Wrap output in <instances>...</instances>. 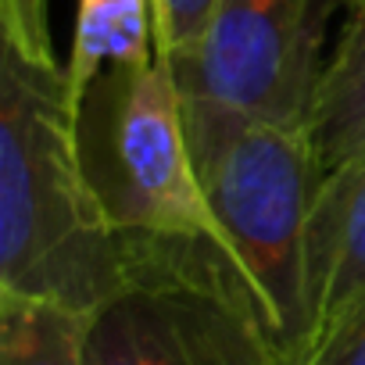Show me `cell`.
<instances>
[{
  "instance_id": "1",
  "label": "cell",
  "mask_w": 365,
  "mask_h": 365,
  "mask_svg": "<svg viewBox=\"0 0 365 365\" xmlns=\"http://www.w3.org/2000/svg\"><path fill=\"white\" fill-rule=\"evenodd\" d=\"M143 251L86 175L65 65L0 43V294L93 315L136 279Z\"/></svg>"
},
{
  "instance_id": "2",
  "label": "cell",
  "mask_w": 365,
  "mask_h": 365,
  "mask_svg": "<svg viewBox=\"0 0 365 365\" xmlns=\"http://www.w3.org/2000/svg\"><path fill=\"white\" fill-rule=\"evenodd\" d=\"M215 247L240 276L287 365L308 351V212L322 179L308 129L182 97Z\"/></svg>"
},
{
  "instance_id": "3",
  "label": "cell",
  "mask_w": 365,
  "mask_h": 365,
  "mask_svg": "<svg viewBox=\"0 0 365 365\" xmlns=\"http://www.w3.org/2000/svg\"><path fill=\"white\" fill-rule=\"evenodd\" d=\"M79 150L108 219L125 237L215 247V222L187 143L182 93L161 58L140 68H108L86 90Z\"/></svg>"
},
{
  "instance_id": "4",
  "label": "cell",
  "mask_w": 365,
  "mask_h": 365,
  "mask_svg": "<svg viewBox=\"0 0 365 365\" xmlns=\"http://www.w3.org/2000/svg\"><path fill=\"white\" fill-rule=\"evenodd\" d=\"M136 279L90 319L86 365H287L205 240H143Z\"/></svg>"
},
{
  "instance_id": "5",
  "label": "cell",
  "mask_w": 365,
  "mask_h": 365,
  "mask_svg": "<svg viewBox=\"0 0 365 365\" xmlns=\"http://www.w3.org/2000/svg\"><path fill=\"white\" fill-rule=\"evenodd\" d=\"M336 8L347 0H219L197 47L165 65L182 97L308 129Z\"/></svg>"
},
{
  "instance_id": "6",
  "label": "cell",
  "mask_w": 365,
  "mask_h": 365,
  "mask_svg": "<svg viewBox=\"0 0 365 365\" xmlns=\"http://www.w3.org/2000/svg\"><path fill=\"white\" fill-rule=\"evenodd\" d=\"M361 294H365V154L326 172L312 197V212H308V315H312L308 351L340 322V315Z\"/></svg>"
},
{
  "instance_id": "7",
  "label": "cell",
  "mask_w": 365,
  "mask_h": 365,
  "mask_svg": "<svg viewBox=\"0 0 365 365\" xmlns=\"http://www.w3.org/2000/svg\"><path fill=\"white\" fill-rule=\"evenodd\" d=\"M308 140L322 175L365 154V0H347L344 29L308 115Z\"/></svg>"
},
{
  "instance_id": "8",
  "label": "cell",
  "mask_w": 365,
  "mask_h": 365,
  "mask_svg": "<svg viewBox=\"0 0 365 365\" xmlns=\"http://www.w3.org/2000/svg\"><path fill=\"white\" fill-rule=\"evenodd\" d=\"M150 61H158L154 0H79L65 61L76 108L108 68H140Z\"/></svg>"
},
{
  "instance_id": "9",
  "label": "cell",
  "mask_w": 365,
  "mask_h": 365,
  "mask_svg": "<svg viewBox=\"0 0 365 365\" xmlns=\"http://www.w3.org/2000/svg\"><path fill=\"white\" fill-rule=\"evenodd\" d=\"M86 312L0 294V365H86Z\"/></svg>"
},
{
  "instance_id": "10",
  "label": "cell",
  "mask_w": 365,
  "mask_h": 365,
  "mask_svg": "<svg viewBox=\"0 0 365 365\" xmlns=\"http://www.w3.org/2000/svg\"><path fill=\"white\" fill-rule=\"evenodd\" d=\"M219 0H154V43L161 61H175L197 47Z\"/></svg>"
},
{
  "instance_id": "11",
  "label": "cell",
  "mask_w": 365,
  "mask_h": 365,
  "mask_svg": "<svg viewBox=\"0 0 365 365\" xmlns=\"http://www.w3.org/2000/svg\"><path fill=\"white\" fill-rule=\"evenodd\" d=\"M0 43L29 61L58 65L51 40V0H0Z\"/></svg>"
},
{
  "instance_id": "12",
  "label": "cell",
  "mask_w": 365,
  "mask_h": 365,
  "mask_svg": "<svg viewBox=\"0 0 365 365\" xmlns=\"http://www.w3.org/2000/svg\"><path fill=\"white\" fill-rule=\"evenodd\" d=\"M301 365H365V294L308 351Z\"/></svg>"
}]
</instances>
